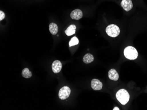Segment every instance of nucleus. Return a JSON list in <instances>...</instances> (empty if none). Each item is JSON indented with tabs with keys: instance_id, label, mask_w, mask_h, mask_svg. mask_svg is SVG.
Returning <instances> with one entry per match:
<instances>
[{
	"instance_id": "39448f33",
	"label": "nucleus",
	"mask_w": 147,
	"mask_h": 110,
	"mask_svg": "<svg viewBox=\"0 0 147 110\" xmlns=\"http://www.w3.org/2000/svg\"><path fill=\"white\" fill-rule=\"evenodd\" d=\"M121 5L123 9L126 11L131 10L133 7V4L131 0H122Z\"/></svg>"
},
{
	"instance_id": "f03ea898",
	"label": "nucleus",
	"mask_w": 147,
	"mask_h": 110,
	"mask_svg": "<svg viewBox=\"0 0 147 110\" xmlns=\"http://www.w3.org/2000/svg\"><path fill=\"white\" fill-rule=\"evenodd\" d=\"M124 55L129 60H135L138 58V52L134 47L128 46L124 49Z\"/></svg>"
},
{
	"instance_id": "ddd939ff",
	"label": "nucleus",
	"mask_w": 147,
	"mask_h": 110,
	"mask_svg": "<svg viewBox=\"0 0 147 110\" xmlns=\"http://www.w3.org/2000/svg\"><path fill=\"white\" fill-rule=\"evenodd\" d=\"M22 75L24 78L28 79L31 77L32 73L28 68H25L22 71Z\"/></svg>"
},
{
	"instance_id": "6e6552de",
	"label": "nucleus",
	"mask_w": 147,
	"mask_h": 110,
	"mask_svg": "<svg viewBox=\"0 0 147 110\" xmlns=\"http://www.w3.org/2000/svg\"><path fill=\"white\" fill-rule=\"evenodd\" d=\"M62 63L59 60H55L54 61L52 64V70L54 73H58L60 72L62 69Z\"/></svg>"
},
{
	"instance_id": "dca6fc26",
	"label": "nucleus",
	"mask_w": 147,
	"mask_h": 110,
	"mask_svg": "<svg viewBox=\"0 0 147 110\" xmlns=\"http://www.w3.org/2000/svg\"><path fill=\"white\" fill-rule=\"evenodd\" d=\"M113 110H120V109H119V108H118V107H115V108L113 109Z\"/></svg>"
},
{
	"instance_id": "4468645a",
	"label": "nucleus",
	"mask_w": 147,
	"mask_h": 110,
	"mask_svg": "<svg viewBox=\"0 0 147 110\" xmlns=\"http://www.w3.org/2000/svg\"><path fill=\"white\" fill-rule=\"evenodd\" d=\"M79 43V40L76 36H74L71 38L69 43V47H71L73 46L76 45Z\"/></svg>"
},
{
	"instance_id": "9b49d317",
	"label": "nucleus",
	"mask_w": 147,
	"mask_h": 110,
	"mask_svg": "<svg viewBox=\"0 0 147 110\" xmlns=\"http://www.w3.org/2000/svg\"><path fill=\"white\" fill-rule=\"evenodd\" d=\"M49 30L52 35H56L58 31V27L57 25L54 23H51L49 25Z\"/></svg>"
},
{
	"instance_id": "9d476101",
	"label": "nucleus",
	"mask_w": 147,
	"mask_h": 110,
	"mask_svg": "<svg viewBox=\"0 0 147 110\" xmlns=\"http://www.w3.org/2000/svg\"><path fill=\"white\" fill-rule=\"evenodd\" d=\"M76 27L75 25H71L68 27L67 30H65V32L68 36H71L76 33Z\"/></svg>"
},
{
	"instance_id": "7ed1b4c3",
	"label": "nucleus",
	"mask_w": 147,
	"mask_h": 110,
	"mask_svg": "<svg viewBox=\"0 0 147 110\" xmlns=\"http://www.w3.org/2000/svg\"><path fill=\"white\" fill-rule=\"evenodd\" d=\"M120 28L117 25L111 24L108 26L106 28L107 34L112 37H117L120 33Z\"/></svg>"
},
{
	"instance_id": "0eeeda50",
	"label": "nucleus",
	"mask_w": 147,
	"mask_h": 110,
	"mask_svg": "<svg viewBox=\"0 0 147 110\" xmlns=\"http://www.w3.org/2000/svg\"><path fill=\"white\" fill-rule=\"evenodd\" d=\"M91 87L94 90H100L103 87L102 83L98 79H93L91 81Z\"/></svg>"
},
{
	"instance_id": "f8f14e48",
	"label": "nucleus",
	"mask_w": 147,
	"mask_h": 110,
	"mask_svg": "<svg viewBox=\"0 0 147 110\" xmlns=\"http://www.w3.org/2000/svg\"><path fill=\"white\" fill-rule=\"evenodd\" d=\"M94 57L91 54H86L83 58V61L85 63L89 64L94 61Z\"/></svg>"
},
{
	"instance_id": "1a4fd4ad",
	"label": "nucleus",
	"mask_w": 147,
	"mask_h": 110,
	"mask_svg": "<svg viewBox=\"0 0 147 110\" xmlns=\"http://www.w3.org/2000/svg\"><path fill=\"white\" fill-rule=\"evenodd\" d=\"M108 77L112 80L117 81L119 78V75L116 69L112 68L108 72Z\"/></svg>"
},
{
	"instance_id": "423d86ee",
	"label": "nucleus",
	"mask_w": 147,
	"mask_h": 110,
	"mask_svg": "<svg viewBox=\"0 0 147 110\" xmlns=\"http://www.w3.org/2000/svg\"><path fill=\"white\" fill-rule=\"evenodd\" d=\"M72 19L78 20L82 18L83 13L82 11L79 9H76L73 11L70 15Z\"/></svg>"
},
{
	"instance_id": "f257e3e1",
	"label": "nucleus",
	"mask_w": 147,
	"mask_h": 110,
	"mask_svg": "<svg viewBox=\"0 0 147 110\" xmlns=\"http://www.w3.org/2000/svg\"><path fill=\"white\" fill-rule=\"evenodd\" d=\"M116 97L122 105H125L130 100V94L126 89H120L117 92Z\"/></svg>"
},
{
	"instance_id": "2eb2a0df",
	"label": "nucleus",
	"mask_w": 147,
	"mask_h": 110,
	"mask_svg": "<svg viewBox=\"0 0 147 110\" xmlns=\"http://www.w3.org/2000/svg\"><path fill=\"white\" fill-rule=\"evenodd\" d=\"M5 14L2 11H0V21L3 20L5 18Z\"/></svg>"
},
{
	"instance_id": "20e7f679",
	"label": "nucleus",
	"mask_w": 147,
	"mask_h": 110,
	"mask_svg": "<svg viewBox=\"0 0 147 110\" xmlns=\"http://www.w3.org/2000/svg\"><path fill=\"white\" fill-rule=\"evenodd\" d=\"M71 89L69 87L67 86H63L59 92V97L61 100H65L69 97L71 94Z\"/></svg>"
}]
</instances>
